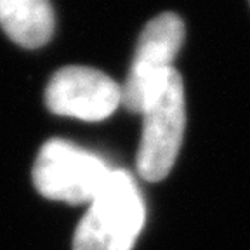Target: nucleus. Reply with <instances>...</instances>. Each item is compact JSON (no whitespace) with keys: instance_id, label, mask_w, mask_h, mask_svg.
<instances>
[{"instance_id":"2","label":"nucleus","mask_w":250,"mask_h":250,"mask_svg":"<svg viewBox=\"0 0 250 250\" xmlns=\"http://www.w3.org/2000/svg\"><path fill=\"white\" fill-rule=\"evenodd\" d=\"M183 40L184 24L174 12H162L141 31L129 77L120 87L122 104L129 111L143 113L160 94L174 71L172 62Z\"/></svg>"},{"instance_id":"6","label":"nucleus","mask_w":250,"mask_h":250,"mask_svg":"<svg viewBox=\"0 0 250 250\" xmlns=\"http://www.w3.org/2000/svg\"><path fill=\"white\" fill-rule=\"evenodd\" d=\"M0 26L24 49H39L54 33V11L49 0H0Z\"/></svg>"},{"instance_id":"5","label":"nucleus","mask_w":250,"mask_h":250,"mask_svg":"<svg viewBox=\"0 0 250 250\" xmlns=\"http://www.w3.org/2000/svg\"><path fill=\"white\" fill-rule=\"evenodd\" d=\"M52 113L99 122L122 104V89L113 78L89 66H66L52 75L45 89Z\"/></svg>"},{"instance_id":"4","label":"nucleus","mask_w":250,"mask_h":250,"mask_svg":"<svg viewBox=\"0 0 250 250\" xmlns=\"http://www.w3.org/2000/svg\"><path fill=\"white\" fill-rule=\"evenodd\" d=\"M141 115L143 130L136 160L137 172L145 181L156 183L167 177L176 164L186 124L183 78L176 70Z\"/></svg>"},{"instance_id":"3","label":"nucleus","mask_w":250,"mask_h":250,"mask_svg":"<svg viewBox=\"0 0 250 250\" xmlns=\"http://www.w3.org/2000/svg\"><path fill=\"white\" fill-rule=\"evenodd\" d=\"M109 174L111 168L101 156L62 139L47 141L31 170L40 195L71 205L92 202Z\"/></svg>"},{"instance_id":"1","label":"nucleus","mask_w":250,"mask_h":250,"mask_svg":"<svg viewBox=\"0 0 250 250\" xmlns=\"http://www.w3.org/2000/svg\"><path fill=\"white\" fill-rule=\"evenodd\" d=\"M145 217V202L134 177L111 170L75 229L73 250H132Z\"/></svg>"}]
</instances>
